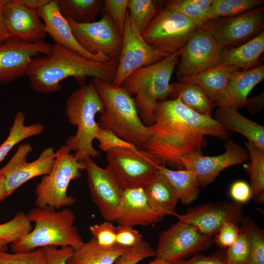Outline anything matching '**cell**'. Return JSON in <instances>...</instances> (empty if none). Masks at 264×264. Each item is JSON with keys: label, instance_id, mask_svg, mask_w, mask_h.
I'll use <instances>...</instances> for the list:
<instances>
[{"label": "cell", "instance_id": "1", "mask_svg": "<svg viewBox=\"0 0 264 264\" xmlns=\"http://www.w3.org/2000/svg\"><path fill=\"white\" fill-rule=\"evenodd\" d=\"M145 149L164 164L184 168L181 159L205 147V136L225 141L231 132L212 117L199 114L178 98L157 103Z\"/></svg>", "mask_w": 264, "mask_h": 264}, {"label": "cell", "instance_id": "2", "mask_svg": "<svg viewBox=\"0 0 264 264\" xmlns=\"http://www.w3.org/2000/svg\"><path fill=\"white\" fill-rule=\"evenodd\" d=\"M118 63L117 60L106 62L90 60L54 44L49 53L32 59L26 75L36 92L49 94L59 91L61 82L69 77L74 78L81 85L88 77L112 82Z\"/></svg>", "mask_w": 264, "mask_h": 264}, {"label": "cell", "instance_id": "3", "mask_svg": "<svg viewBox=\"0 0 264 264\" xmlns=\"http://www.w3.org/2000/svg\"><path fill=\"white\" fill-rule=\"evenodd\" d=\"M26 215L34 227L28 234L10 244L12 252H29L52 246L74 249L84 242L74 224L75 214L67 208L57 210L50 206L36 207Z\"/></svg>", "mask_w": 264, "mask_h": 264}, {"label": "cell", "instance_id": "4", "mask_svg": "<svg viewBox=\"0 0 264 264\" xmlns=\"http://www.w3.org/2000/svg\"><path fill=\"white\" fill-rule=\"evenodd\" d=\"M94 86L104 107L100 115L99 126L110 130L121 139L145 149L149 128L141 120L133 98L121 86L93 78Z\"/></svg>", "mask_w": 264, "mask_h": 264}, {"label": "cell", "instance_id": "5", "mask_svg": "<svg viewBox=\"0 0 264 264\" xmlns=\"http://www.w3.org/2000/svg\"><path fill=\"white\" fill-rule=\"evenodd\" d=\"M182 49L128 76L121 85L133 100L138 114L147 126L154 122L157 104L168 100L173 92L170 80L178 65Z\"/></svg>", "mask_w": 264, "mask_h": 264}, {"label": "cell", "instance_id": "6", "mask_svg": "<svg viewBox=\"0 0 264 264\" xmlns=\"http://www.w3.org/2000/svg\"><path fill=\"white\" fill-rule=\"evenodd\" d=\"M104 109L103 103L90 82L73 91L66 100L67 120L77 127V132L67 138L65 145L70 152H74L73 154L80 162L100 156V153L94 148L92 142L100 128L95 116Z\"/></svg>", "mask_w": 264, "mask_h": 264}, {"label": "cell", "instance_id": "7", "mask_svg": "<svg viewBox=\"0 0 264 264\" xmlns=\"http://www.w3.org/2000/svg\"><path fill=\"white\" fill-rule=\"evenodd\" d=\"M56 159L50 172L44 176L35 188V205L50 206L59 210L75 203L76 198L68 195L71 181L79 178L86 169L85 162L77 160L65 145L56 152Z\"/></svg>", "mask_w": 264, "mask_h": 264}, {"label": "cell", "instance_id": "8", "mask_svg": "<svg viewBox=\"0 0 264 264\" xmlns=\"http://www.w3.org/2000/svg\"><path fill=\"white\" fill-rule=\"evenodd\" d=\"M198 28L182 14L163 6L142 33L144 40L165 58L182 49Z\"/></svg>", "mask_w": 264, "mask_h": 264}, {"label": "cell", "instance_id": "9", "mask_svg": "<svg viewBox=\"0 0 264 264\" xmlns=\"http://www.w3.org/2000/svg\"><path fill=\"white\" fill-rule=\"evenodd\" d=\"M106 153L107 166L125 189L141 187L164 164L144 149L114 148Z\"/></svg>", "mask_w": 264, "mask_h": 264}, {"label": "cell", "instance_id": "10", "mask_svg": "<svg viewBox=\"0 0 264 264\" xmlns=\"http://www.w3.org/2000/svg\"><path fill=\"white\" fill-rule=\"evenodd\" d=\"M101 13L99 21L87 23L66 18L77 41L87 51L108 60H118L123 37L109 15Z\"/></svg>", "mask_w": 264, "mask_h": 264}, {"label": "cell", "instance_id": "11", "mask_svg": "<svg viewBox=\"0 0 264 264\" xmlns=\"http://www.w3.org/2000/svg\"><path fill=\"white\" fill-rule=\"evenodd\" d=\"M212 237L201 233L193 225L178 220L160 235L155 258L170 262L185 259L209 248Z\"/></svg>", "mask_w": 264, "mask_h": 264}, {"label": "cell", "instance_id": "12", "mask_svg": "<svg viewBox=\"0 0 264 264\" xmlns=\"http://www.w3.org/2000/svg\"><path fill=\"white\" fill-rule=\"evenodd\" d=\"M222 49L206 24L198 28L182 48L176 71L177 78L220 65Z\"/></svg>", "mask_w": 264, "mask_h": 264}, {"label": "cell", "instance_id": "13", "mask_svg": "<svg viewBox=\"0 0 264 264\" xmlns=\"http://www.w3.org/2000/svg\"><path fill=\"white\" fill-rule=\"evenodd\" d=\"M163 58L144 40L127 11L121 50L112 84L120 86L134 71Z\"/></svg>", "mask_w": 264, "mask_h": 264}, {"label": "cell", "instance_id": "14", "mask_svg": "<svg viewBox=\"0 0 264 264\" xmlns=\"http://www.w3.org/2000/svg\"><path fill=\"white\" fill-rule=\"evenodd\" d=\"M84 162L93 202L105 220L115 221L121 208L125 189L108 166L102 168L91 158Z\"/></svg>", "mask_w": 264, "mask_h": 264}, {"label": "cell", "instance_id": "15", "mask_svg": "<svg viewBox=\"0 0 264 264\" xmlns=\"http://www.w3.org/2000/svg\"><path fill=\"white\" fill-rule=\"evenodd\" d=\"M32 151L30 143L20 144L10 160L0 169V176L5 178L7 197L28 180L46 175L53 168L56 159L54 148H46L38 158L28 162L27 156Z\"/></svg>", "mask_w": 264, "mask_h": 264}, {"label": "cell", "instance_id": "16", "mask_svg": "<svg viewBox=\"0 0 264 264\" xmlns=\"http://www.w3.org/2000/svg\"><path fill=\"white\" fill-rule=\"evenodd\" d=\"M225 152L215 156H205L201 151L188 154L181 159L184 168L194 173L200 187L212 183L224 169L247 161V149L228 139L223 145Z\"/></svg>", "mask_w": 264, "mask_h": 264}, {"label": "cell", "instance_id": "17", "mask_svg": "<svg viewBox=\"0 0 264 264\" xmlns=\"http://www.w3.org/2000/svg\"><path fill=\"white\" fill-rule=\"evenodd\" d=\"M222 48L250 40L264 30V7L240 15L211 20L206 23Z\"/></svg>", "mask_w": 264, "mask_h": 264}, {"label": "cell", "instance_id": "18", "mask_svg": "<svg viewBox=\"0 0 264 264\" xmlns=\"http://www.w3.org/2000/svg\"><path fill=\"white\" fill-rule=\"evenodd\" d=\"M175 216L178 220L193 225L202 234L210 237L216 234L225 223L231 222L238 225L244 217L242 204L228 201L203 204Z\"/></svg>", "mask_w": 264, "mask_h": 264}, {"label": "cell", "instance_id": "19", "mask_svg": "<svg viewBox=\"0 0 264 264\" xmlns=\"http://www.w3.org/2000/svg\"><path fill=\"white\" fill-rule=\"evenodd\" d=\"M52 44L28 43L10 39L0 45V84H7L26 75L32 59L49 53Z\"/></svg>", "mask_w": 264, "mask_h": 264}, {"label": "cell", "instance_id": "20", "mask_svg": "<svg viewBox=\"0 0 264 264\" xmlns=\"http://www.w3.org/2000/svg\"><path fill=\"white\" fill-rule=\"evenodd\" d=\"M6 26L10 39L28 43L44 42L47 33L37 11L18 0H7L4 7Z\"/></svg>", "mask_w": 264, "mask_h": 264}, {"label": "cell", "instance_id": "21", "mask_svg": "<svg viewBox=\"0 0 264 264\" xmlns=\"http://www.w3.org/2000/svg\"><path fill=\"white\" fill-rule=\"evenodd\" d=\"M36 11L44 23L46 33L55 44L90 60L102 62L110 61L93 55L80 45L74 36L66 18L62 14L57 0H50L48 3Z\"/></svg>", "mask_w": 264, "mask_h": 264}, {"label": "cell", "instance_id": "22", "mask_svg": "<svg viewBox=\"0 0 264 264\" xmlns=\"http://www.w3.org/2000/svg\"><path fill=\"white\" fill-rule=\"evenodd\" d=\"M164 217L140 187L125 189L115 221L119 225L132 227L146 226L161 221Z\"/></svg>", "mask_w": 264, "mask_h": 264}, {"label": "cell", "instance_id": "23", "mask_svg": "<svg viewBox=\"0 0 264 264\" xmlns=\"http://www.w3.org/2000/svg\"><path fill=\"white\" fill-rule=\"evenodd\" d=\"M264 79V65L248 69H236L230 75L225 92L217 107H231L238 110L243 108L249 93Z\"/></svg>", "mask_w": 264, "mask_h": 264}, {"label": "cell", "instance_id": "24", "mask_svg": "<svg viewBox=\"0 0 264 264\" xmlns=\"http://www.w3.org/2000/svg\"><path fill=\"white\" fill-rule=\"evenodd\" d=\"M239 68L220 65L200 73L178 78L179 81L194 83L199 87L212 103L217 106L226 90L232 73Z\"/></svg>", "mask_w": 264, "mask_h": 264}, {"label": "cell", "instance_id": "25", "mask_svg": "<svg viewBox=\"0 0 264 264\" xmlns=\"http://www.w3.org/2000/svg\"><path fill=\"white\" fill-rule=\"evenodd\" d=\"M214 119L229 132H235L244 136L258 148L264 151V127L250 120L238 110L231 107L219 106Z\"/></svg>", "mask_w": 264, "mask_h": 264}, {"label": "cell", "instance_id": "26", "mask_svg": "<svg viewBox=\"0 0 264 264\" xmlns=\"http://www.w3.org/2000/svg\"><path fill=\"white\" fill-rule=\"evenodd\" d=\"M264 51V31L239 46L222 49L220 65L233 66L243 70L259 66Z\"/></svg>", "mask_w": 264, "mask_h": 264}, {"label": "cell", "instance_id": "27", "mask_svg": "<svg viewBox=\"0 0 264 264\" xmlns=\"http://www.w3.org/2000/svg\"><path fill=\"white\" fill-rule=\"evenodd\" d=\"M127 248L119 244L104 247L92 237L73 249L66 264H114Z\"/></svg>", "mask_w": 264, "mask_h": 264}, {"label": "cell", "instance_id": "28", "mask_svg": "<svg viewBox=\"0 0 264 264\" xmlns=\"http://www.w3.org/2000/svg\"><path fill=\"white\" fill-rule=\"evenodd\" d=\"M141 187L165 216H175L176 208L179 200L177 193L168 179L159 170Z\"/></svg>", "mask_w": 264, "mask_h": 264}, {"label": "cell", "instance_id": "29", "mask_svg": "<svg viewBox=\"0 0 264 264\" xmlns=\"http://www.w3.org/2000/svg\"><path fill=\"white\" fill-rule=\"evenodd\" d=\"M171 84L174 90L171 99L178 98L192 110L212 117L214 106L199 87L192 83L179 81Z\"/></svg>", "mask_w": 264, "mask_h": 264}, {"label": "cell", "instance_id": "30", "mask_svg": "<svg viewBox=\"0 0 264 264\" xmlns=\"http://www.w3.org/2000/svg\"><path fill=\"white\" fill-rule=\"evenodd\" d=\"M159 171L173 185L182 204H190L198 197L200 186L193 172L186 169L171 170L165 164L160 167Z\"/></svg>", "mask_w": 264, "mask_h": 264}, {"label": "cell", "instance_id": "31", "mask_svg": "<svg viewBox=\"0 0 264 264\" xmlns=\"http://www.w3.org/2000/svg\"><path fill=\"white\" fill-rule=\"evenodd\" d=\"M62 14L78 23L95 22L96 17L102 13L103 0H57Z\"/></svg>", "mask_w": 264, "mask_h": 264}, {"label": "cell", "instance_id": "32", "mask_svg": "<svg viewBox=\"0 0 264 264\" xmlns=\"http://www.w3.org/2000/svg\"><path fill=\"white\" fill-rule=\"evenodd\" d=\"M25 119L22 111L17 112L7 138L0 146V163L18 143L43 132L44 126L42 124L35 123L26 126L24 125Z\"/></svg>", "mask_w": 264, "mask_h": 264}, {"label": "cell", "instance_id": "33", "mask_svg": "<svg viewBox=\"0 0 264 264\" xmlns=\"http://www.w3.org/2000/svg\"><path fill=\"white\" fill-rule=\"evenodd\" d=\"M264 3V0H213L206 21L235 16L263 6Z\"/></svg>", "mask_w": 264, "mask_h": 264}, {"label": "cell", "instance_id": "34", "mask_svg": "<svg viewBox=\"0 0 264 264\" xmlns=\"http://www.w3.org/2000/svg\"><path fill=\"white\" fill-rule=\"evenodd\" d=\"M213 0H168L163 2V6L182 14L199 28L207 22L206 16Z\"/></svg>", "mask_w": 264, "mask_h": 264}, {"label": "cell", "instance_id": "35", "mask_svg": "<svg viewBox=\"0 0 264 264\" xmlns=\"http://www.w3.org/2000/svg\"><path fill=\"white\" fill-rule=\"evenodd\" d=\"M250 163L247 171L250 176L252 195L264 194V151L249 141L245 143Z\"/></svg>", "mask_w": 264, "mask_h": 264}, {"label": "cell", "instance_id": "36", "mask_svg": "<svg viewBox=\"0 0 264 264\" xmlns=\"http://www.w3.org/2000/svg\"><path fill=\"white\" fill-rule=\"evenodd\" d=\"M240 228L245 233L250 247L249 264H264V233L249 217H244Z\"/></svg>", "mask_w": 264, "mask_h": 264}, {"label": "cell", "instance_id": "37", "mask_svg": "<svg viewBox=\"0 0 264 264\" xmlns=\"http://www.w3.org/2000/svg\"><path fill=\"white\" fill-rule=\"evenodd\" d=\"M159 3L153 0H129L128 13L141 34L160 8Z\"/></svg>", "mask_w": 264, "mask_h": 264}, {"label": "cell", "instance_id": "38", "mask_svg": "<svg viewBox=\"0 0 264 264\" xmlns=\"http://www.w3.org/2000/svg\"><path fill=\"white\" fill-rule=\"evenodd\" d=\"M32 228L26 214L19 212L10 220L0 224V239L7 240L11 244L28 234Z\"/></svg>", "mask_w": 264, "mask_h": 264}, {"label": "cell", "instance_id": "39", "mask_svg": "<svg viewBox=\"0 0 264 264\" xmlns=\"http://www.w3.org/2000/svg\"><path fill=\"white\" fill-rule=\"evenodd\" d=\"M250 247L247 238L240 228L236 242L226 248L223 258L227 264H249Z\"/></svg>", "mask_w": 264, "mask_h": 264}, {"label": "cell", "instance_id": "40", "mask_svg": "<svg viewBox=\"0 0 264 264\" xmlns=\"http://www.w3.org/2000/svg\"><path fill=\"white\" fill-rule=\"evenodd\" d=\"M45 250L39 248L29 252L0 251V264H44Z\"/></svg>", "mask_w": 264, "mask_h": 264}, {"label": "cell", "instance_id": "41", "mask_svg": "<svg viewBox=\"0 0 264 264\" xmlns=\"http://www.w3.org/2000/svg\"><path fill=\"white\" fill-rule=\"evenodd\" d=\"M155 256V250L148 242L142 241L136 245L127 248L114 264H137L143 260Z\"/></svg>", "mask_w": 264, "mask_h": 264}, {"label": "cell", "instance_id": "42", "mask_svg": "<svg viewBox=\"0 0 264 264\" xmlns=\"http://www.w3.org/2000/svg\"><path fill=\"white\" fill-rule=\"evenodd\" d=\"M92 238L101 246L110 247L116 244V227L112 221L105 220L89 227Z\"/></svg>", "mask_w": 264, "mask_h": 264}, {"label": "cell", "instance_id": "43", "mask_svg": "<svg viewBox=\"0 0 264 264\" xmlns=\"http://www.w3.org/2000/svg\"><path fill=\"white\" fill-rule=\"evenodd\" d=\"M129 0H105L102 12L110 17L123 37Z\"/></svg>", "mask_w": 264, "mask_h": 264}, {"label": "cell", "instance_id": "44", "mask_svg": "<svg viewBox=\"0 0 264 264\" xmlns=\"http://www.w3.org/2000/svg\"><path fill=\"white\" fill-rule=\"evenodd\" d=\"M99 142V148L104 152L114 148L136 150L137 146L121 139L110 130L100 128L95 138Z\"/></svg>", "mask_w": 264, "mask_h": 264}, {"label": "cell", "instance_id": "45", "mask_svg": "<svg viewBox=\"0 0 264 264\" xmlns=\"http://www.w3.org/2000/svg\"><path fill=\"white\" fill-rule=\"evenodd\" d=\"M240 232L238 224L228 222L223 225L216 234L214 242L221 248H227L237 240Z\"/></svg>", "mask_w": 264, "mask_h": 264}, {"label": "cell", "instance_id": "46", "mask_svg": "<svg viewBox=\"0 0 264 264\" xmlns=\"http://www.w3.org/2000/svg\"><path fill=\"white\" fill-rule=\"evenodd\" d=\"M143 240V237L133 227L119 225L116 226V244L126 248L136 245Z\"/></svg>", "mask_w": 264, "mask_h": 264}, {"label": "cell", "instance_id": "47", "mask_svg": "<svg viewBox=\"0 0 264 264\" xmlns=\"http://www.w3.org/2000/svg\"><path fill=\"white\" fill-rule=\"evenodd\" d=\"M45 250V260L44 264H66L67 259L72 252L70 246L44 247Z\"/></svg>", "mask_w": 264, "mask_h": 264}, {"label": "cell", "instance_id": "48", "mask_svg": "<svg viewBox=\"0 0 264 264\" xmlns=\"http://www.w3.org/2000/svg\"><path fill=\"white\" fill-rule=\"evenodd\" d=\"M230 194L235 202L240 204L247 202L253 196L251 186L243 180L236 181L232 184Z\"/></svg>", "mask_w": 264, "mask_h": 264}, {"label": "cell", "instance_id": "49", "mask_svg": "<svg viewBox=\"0 0 264 264\" xmlns=\"http://www.w3.org/2000/svg\"><path fill=\"white\" fill-rule=\"evenodd\" d=\"M172 263V264H227L223 256L212 255L205 256L199 253L193 255L189 259H178Z\"/></svg>", "mask_w": 264, "mask_h": 264}, {"label": "cell", "instance_id": "50", "mask_svg": "<svg viewBox=\"0 0 264 264\" xmlns=\"http://www.w3.org/2000/svg\"><path fill=\"white\" fill-rule=\"evenodd\" d=\"M264 106V92L247 98L244 107H246L249 113L256 114L259 112Z\"/></svg>", "mask_w": 264, "mask_h": 264}, {"label": "cell", "instance_id": "51", "mask_svg": "<svg viewBox=\"0 0 264 264\" xmlns=\"http://www.w3.org/2000/svg\"><path fill=\"white\" fill-rule=\"evenodd\" d=\"M7 0H0V45L10 39L6 26L4 7Z\"/></svg>", "mask_w": 264, "mask_h": 264}, {"label": "cell", "instance_id": "52", "mask_svg": "<svg viewBox=\"0 0 264 264\" xmlns=\"http://www.w3.org/2000/svg\"><path fill=\"white\" fill-rule=\"evenodd\" d=\"M25 7L34 10L48 3L50 0H18Z\"/></svg>", "mask_w": 264, "mask_h": 264}, {"label": "cell", "instance_id": "53", "mask_svg": "<svg viewBox=\"0 0 264 264\" xmlns=\"http://www.w3.org/2000/svg\"><path fill=\"white\" fill-rule=\"evenodd\" d=\"M7 197L4 177L0 176V201Z\"/></svg>", "mask_w": 264, "mask_h": 264}, {"label": "cell", "instance_id": "54", "mask_svg": "<svg viewBox=\"0 0 264 264\" xmlns=\"http://www.w3.org/2000/svg\"><path fill=\"white\" fill-rule=\"evenodd\" d=\"M9 244L10 243L8 241L0 239V251H6Z\"/></svg>", "mask_w": 264, "mask_h": 264}, {"label": "cell", "instance_id": "55", "mask_svg": "<svg viewBox=\"0 0 264 264\" xmlns=\"http://www.w3.org/2000/svg\"><path fill=\"white\" fill-rule=\"evenodd\" d=\"M172 262L166 261L161 259L154 258V259L150 262L149 264H172Z\"/></svg>", "mask_w": 264, "mask_h": 264}]
</instances>
